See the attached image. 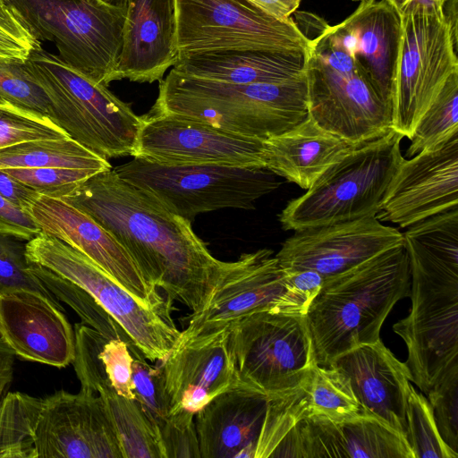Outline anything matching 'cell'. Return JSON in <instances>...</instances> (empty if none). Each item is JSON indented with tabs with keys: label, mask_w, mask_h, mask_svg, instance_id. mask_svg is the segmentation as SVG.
I'll list each match as a JSON object with an SVG mask.
<instances>
[{
	"label": "cell",
	"mask_w": 458,
	"mask_h": 458,
	"mask_svg": "<svg viewBox=\"0 0 458 458\" xmlns=\"http://www.w3.org/2000/svg\"><path fill=\"white\" fill-rule=\"evenodd\" d=\"M62 199L90 216L126 249L145 278L169 301L197 312L208 301L224 261L193 232L114 169L97 173Z\"/></svg>",
	"instance_id": "obj_1"
},
{
	"label": "cell",
	"mask_w": 458,
	"mask_h": 458,
	"mask_svg": "<svg viewBox=\"0 0 458 458\" xmlns=\"http://www.w3.org/2000/svg\"><path fill=\"white\" fill-rule=\"evenodd\" d=\"M410 293L404 242L326 277L306 314L318 365L328 367L337 356L379 340L388 314Z\"/></svg>",
	"instance_id": "obj_2"
},
{
	"label": "cell",
	"mask_w": 458,
	"mask_h": 458,
	"mask_svg": "<svg viewBox=\"0 0 458 458\" xmlns=\"http://www.w3.org/2000/svg\"><path fill=\"white\" fill-rule=\"evenodd\" d=\"M148 114L173 115L266 140L308 115L305 74L281 83L237 84L183 75L173 69L159 81Z\"/></svg>",
	"instance_id": "obj_3"
},
{
	"label": "cell",
	"mask_w": 458,
	"mask_h": 458,
	"mask_svg": "<svg viewBox=\"0 0 458 458\" xmlns=\"http://www.w3.org/2000/svg\"><path fill=\"white\" fill-rule=\"evenodd\" d=\"M305 77L308 114L323 129L358 146L391 129V105L379 95L358 61L311 15Z\"/></svg>",
	"instance_id": "obj_4"
},
{
	"label": "cell",
	"mask_w": 458,
	"mask_h": 458,
	"mask_svg": "<svg viewBox=\"0 0 458 458\" xmlns=\"http://www.w3.org/2000/svg\"><path fill=\"white\" fill-rule=\"evenodd\" d=\"M403 137L390 129L358 145L330 166L279 215L284 230H301L374 217L400 163Z\"/></svg>",
	"instance_id": "obj_5"
},
{
	"label": "cell",
	"mask_w": 458,
	"mask_h": 458,
	"mask_svg": "<svg viewBox=\"0 0 458 458\" xmlns=\"http://www.w3.org/2000/svg\"><path fill=\"white\" fill-rule=\"evenodd\" d=\"M26 62L47 95L50 119L72 139L106 159L132 156L142 117L127 103L41 47Z\"/></svg>",
	"instance_id": "obj_6"
},
{
	"label": "cell",
	"mask_w": 458,
	"mask_h": 458,
	"mask_svg": "<svg viewBox=\"0 0 458 458\" xmlns=\"http://www.w3.org/2000/svg\"><path fill=\"white\" fill-rule=\"evenodd\" d=\"M444 5L417 0L399 15L391 129L409 140L448 79L458 72L457 24L448 20Z\"/></svg>",
	"instance_id": "obj_7"
},
{
	"label": "cell",
	"mask_w": 458,
	"mask_h": 458,
	"mask_svg": "<svg viewBox=\"0 0 458 458\" xmlns=\"http://www.w3.org/2000/svg\"><path fill=\"white\" fill-rule=\"evenodd\" d=\"M114 171L169 212L190 222L222 208L254 209L280 182L267 168L221 165H164L139 157Z\"/></svg>",
	"instance_id": "obj_8"
},
{
	"label": "cell",
	"mask_w": 458,
	"mask_h": 458,
	"mask_svg": "<svg viewBox=\"0 0 458 458\" xmlns=\"http://www.w3.org/2000/svg\"><path fill=\"white\" fill-rule=\"evenodd\" d=\"M38 40L95 83L116 81L126 7L102 0H8Z\"/></svg>",
	"instance_id": "obj_9"
},
{
	"label": "cell",
	"mask_w": 458,
	"mask_h": 458,
	"mask_svg": "<svg viewBox=\"0 0 458 458\" xmlns=\"http://www.w3.org/2000/svg\"><path fill=\"white\" fill-rule=\"evenodd\" d=\"M30 263L42 266L90 294L151 362L166 358L180 337L171 308L146 307L87 256L40 232L26 242Z\"/></svg>",
	"instance_id": "obj_10"
},
{
	"label": "cell",
	"mask_w": 458,
	"mask_h": 458,
	"mask_svg": "<svg viewBox=\"0 0 458 458\" xmlns=\"http://www.w3.org/2000/svg\"><path fill=\"white\" fill-rule=\"evenodd\" d=\"M230 345L242 384L267 398L298 387L318 365L306 314L251 313L230 327Z\"/></svg>",
	"instance_id": "obj_11"
},
{
	"label": "cell",
	"mask_w": 458,
	"mask_h": 458,
	"mask_svg": "<svg viewBox=\"0 0 458 458\" xmlns=\"http://www.w3.org/2000/svg\"><path fill=\"white\" fill-rule=\"evenodd\" d=\"M178 55L229 49L307 51L293 18L279 20L247 0H174Z\"/></svg>",
	"instance_id": "obj_12"
},
{
	"label": "cell",
	"mask_w": 458,
	"mask_h": 458,
	"mask_svg": "<svg viewBox=\"0 0 458 458\" xmlns=\"http://www.w3.org/2000/svg\"><path fill=\"white\" fill-rule=\"evenodd\" d=\"M410 270L411 309L393 329L406 344L411 381L427 394L458 364V273Z\"/></svg>",
	"instance_id": "obj_13"
},
{
	"label": "cell",
	"mask_w": 458,
	"mask_h": 458,
	"mask_svg": "<svg viewBox=\"0 0 458 458\" xmlns=\"http://www.w3.org/2000/svg\"><path fill=\"white\" fill-rule=\"evenodd\" d=\"M310 305L289 284L274 251L260 249L243 253L235 261H224L208 301L192 312L179 339L230 328L241 318L262 310L307 314Z\"/></svg>",
	"instance_id": "obj_14"
},
{
	"label": "cell",
	"mask_w": 458,
	"mask_h": 458,
	"mask_svg": "<svg viewBox=\"0 0 458 458\" xmlns=\"http://www.w3.org/2000/svg\"><path fill=\"white\" fill-rule=\"evenodd\" d=\"M141 117L133 157L164 165L265 168L264 140L184 117L148 114Z\"/></svg>",
	"instance_id": "obj_15"
},
{
	"label": "cell",
	"mask_w": 458,
	"mask_h": 458,
	"mask_svg": "<svg viewBox=\"0 0 458 458\" xmlns=\"http://www.w3.org/2000/svg\"><path fill=\"white\" fill-rule=\"evenodd\" d=\"M28 213L37 225L81 252L146 307L171 308L126 249L90 216L62 199L39 195Z\"/></svg>",
	"instance_id": "obj_16"
},
{
	"label": "cell",
	"mask_w": 458,
	"mask_h": 458,
	"mask_svg": "<svg viewBox=\"0 0 458 458\" xmlns=\"http://www.w3.org/2000/svg\"><path fill=\"white\" fill-rule=\"evenodd\" d=\"M34 447L36 458H123L100 397L81 390L42 398Z\"/></svg>",
	"instance_id": "obj_17"
},
{
	"label": "cell",
	"mask_w": 458,
	"mask_h": 458,
	"mask_svg": "<svg viewBox=\"0 0 458 458\" xmlns=\"http://www.w3.org/2000/svg\"><path fill=\"white\" fill-rule=\"evenodd\" d=\"M403 242V233L376 216L294 231L276 254L286 271L311 269L325 278L346 272Z\"/></svg>",
	"instance_id": "obj_18"
},
{
	"label": "cell",
	"mask_w": 458,
	"mask_h": 458,
	"mask_svg": "<svg viewBox=\"0 0 458 458\" xmlns=\"http://www.w3.org/2000/svg\"><path fill=\"white\" fill-rule=\"evenodd\" d=\"M457 207L458 133L402 160L376 217L405 228Z\"/></svg>",
	"instance_id": "obj_19"
},
{
	"label": "cell",
	"mask_w": 458,
	"mask_h": 458,
	"mask_svg": "<svg viewBox=\"0 0 458 458\" xmlns=\"http://www.w3.org/2000/svg\"><path fill=\"white\" fill-rule=\"evenodd\" d=\"M159 367L170 414L180 411L195 414L220 394L245 386L235 366L230 328L178 339Z\"/></svg>",
	"instance_id": "obj_20"
},
{
	"label": "cell",
	"mask_w": 458,
	"mask_h": 458,
	"mask_svg": "<svg viewBox=\"0 0 458 458\" xmlns=\"http://www.w3.org/2000/svg\"><path fill=\"white\" fill-rule=\"evenodd\" d=\"M0 337L23 360L62 369L75 357L74 329L63 306L38 292L0 294Z\"/></svg>",
	"instance_id": "obj_21"
},
{
	"label": "cell",
	"mask_w": 458,
	"mask_h": 458,
	"mask_svg": "<svg viewBox=\"0 0 458 458\" xmlns=\"http://www.w3.org/2000/svg\"><path fill=\"white\" fill-rule=\"evenodd\" d=\"M332 367L346 376L360 405L406 437V406L411 373L381 339L360 345L334 359Z\"/></svg>",
	"instance_id": "obj_22"
},
{
	"label": "cell",
	"mask_w": 458,
	"mask_h": 458,
	"mask_svg": "<svg viewBox=\"0 0 458 458\" xmlns=\"http://www.w3.org/2000/svg\"><path fill=\"white\" fill-rule=\"evenodd\" d=\"M174 0H127L116 81H159L177 61Z\"/></svg>",
	"instance_id": "obj_23"
},
{
	"label": "cell",
	"mask_w": 458,
	"mask_h": 458,
	"mask_svg": "<svg viewBox=\"0 0 458 458\" xmlns=\"http://www.w3.org/2000/svg\"><path fill=\"white\" fill-rule=\"evenodd\" d=\"M267 396L247 386L220 394L195 413L200 458H254Z\"/></svg>",
	"instance_id": "obj_24"
},
{
	"label": "cell",
	"mask_w": 458,
	"mask_h": 458,
	"mask_svg": "<svg viewBox=\"0 0 458 458\" xmlns=\"http://www.w3.org/2000/svg\"><path fill=\"white\" fill-rule=\"evenodd\" d=\"M327 34L365 70L381 98L391 105V89L400 41V18L387 0H366Z\"/></svg>",
	"instance_id": "obj_25"
},
{
	"label": "cell",
	"mask_w": 458,
	"mask_h": 458,
	"mask_svg": "<svg viewBox=\"0 0 458 458\" xmlns=\"http://www.w3.org/2000/svg\"><path fill=\"white\" fill-rule=\"evenodd\" d=\"M306 51L229 49L178 55L173 70L215 81L281 83L305 74Z\"/></svg>",
	"instance_id": "obj_26"
},
{
	"label": "cell",
	"mask_w": 458,
	"mask_h": 458,
	"mask_svg": "<svg viewBox=\"0 0 458 458\" xmlns=\"http://www.w3.org/2000/svg\"><path fill=\"white\" fill-rule=\"evenodd\" d=\"M355 147L308 114L290 130L264 140L265 168L308 190Z\"/></svg>",
	"instance_id": "obj_27"
},
{
	"label": "cell",
	"mask_w": 458,
	"mask_h": 458,
	"mask_svg": "<svg viewBox=\"0 0 458 458\" xmlns=\"http://www.w3.org/2000/svg\"><path fill=\"white\" fill-rule=\"evenodd\" d=\"M60 167L111 169L107 159L95 154L71 137L24 141L0 148V169Z\"/></svg>",
	"instance_id": "obj_28"
},
{
	"label": "cell",
	"mask_w": 458,
	"mask_h": 458,
	"mask_svg": "<svg viewBox=\"0 0 458 458\" xmlns=\"http://www.w3.org/2000/svg\"><path fill=\"white\" fill-rule=\"evenodd\" d=\"M13 377L0 378V458H36L34 430L42 398L9 392Z\"/></svg>",
	"instance_id": "obj_29"
},
{
	"label": "cell",
	"mask_w": 458,
	"mask_h": 458,
	"mask_svg": "<svg viewBox=\"0 0 458 458\" xmlns=\"http://www.w3.org/2000/svg\"><path fill=\"white\" fill-rule=\"evenodd\" d=\"M338 427L344 458H414L406 437L373 415L360 413Z\"/></svg>",
	"instance_id": "obj_30"
},
{
	"label": "cell",
	"mask_w": 458,
	"mask_h": 458,
	"mask_svg": "<svg viewBox=\"0 0 458 458\" xmlns=\"http://www.w3.org/2000/svg\"><path fill=\"white\" fill-rule=\"evenodd\" d=\"M30 270L58 301L78 314L82 323L106 338L123 339L128 346L134 344L120 325L82 288L42 266L30 263Z\"/></svg>",
	"instance_id": "obj_31"
},
{
	"label": "cell",
	"mask_w": 458,
	"mask_h": 458,
	"mask_svg": "<svg viewBox=\"0 0 458 458\" xmlns=\"http://www.w3.org/2000/svg\"><path fill=\"white\" fill-rule=\"evenodd\" d=\"M310 377L311 375L301 386L287 393L267 398L266 416L254 458L270 457L278 444L299 420L313 411L310 397Z\"/></svg>",
	"instance_id": "obj_32"
},
{
	"label": "cell",
	"mask_w": 458,
	"mask_h": 458,
	"mask_svg": "<svg viewBox=\"0 0 458 458\" xmlns=\"http://www.w3.org/2000/svg\"><path fill=\"white\" fill-rule=\"evenodd\" d=\"M458 133V72L448 79L423 114L411 139L407 155L434 148Z\"/></svg>",
	"instance_id": "obj_33"
},
{
	"label": "cell",
	"mask_w": 458,
	"mask_h": 458,
	"mask_svg": "<svg viewBox=\"0 0 458 458\" xmlns=\"http://www.w3.org/2000/svg\"><path fill=\"white\" fill-rule=\"evenodd\" d=\"M310 397L313 411L335 421L360 413V405L344 374L332 367L317 365L310 381Z\"/></svg>",
	"instance_id": "obj_34"
},
{
	"label": "cell",
	"mask_w": 458,
	"mask_h": 458,
	"mask_svg": "<svg viewBox=\"0 0 458 458\" xmlns=\"http://www.w3.org/2000/svg\"><path fill=\"white\" fill-rule=\"evenodd\" d=\"M406 438L414 458H457L442 439L428 400L411 386L406 406Z\"/></svg>",
	"instance_id": "obj_35"
},
{
	"label": "cell",
	"mask_w": 458,
	"mask_h": 458,
	"mask_svg": "<svg viewBox=\"0 0 458 458\" xmlns=\"http://www.w3.org/2000/svg\"><path fill=\"white\" fill-rule=\"evenodd\" d=\"M0 103H8L50 118L47 95L26 60L0 56Z\"/></svg>",
	"instance_id": "obj_36"
},
{
	"label": "cell",
	"mask_w": 458,
	"mask_h": 458,
	"mask_svg": "<svg viewBox=\"0 0 458 458\" xmlns=\"http://www.w3.org/2000/svg\"><path fill=\"white\" fill-rule=\"evenodd\" d=\"M128 347L133 357L132 384L135 399L158 429L170 414V402L161 369L148 364L134 344Z\"/></svg>",
	"instance_id": "obj_37"
},
{
	"label": "cell",
	"mask_w": 458,
	"mask_h": 458,
	"mask_svg": "<svg viewBox=\"0 0 458 458\" xmlns=\"http://www.w3.org/2000/svg\"><path fill=\"white\" fill-rule=\"evenodd\" d=\"M70 137L47 116L0 103V148L41 139Z\"/></svg>",
	"instance_id": "obj_38"
},
{
	"label": "cell",
	"mask_w": 458,
	"mask_h": 458,
	"mask_svg": "<svg viewBox=\"0 0 458 458\" xmlns=\"http://www.w3.org/2000/svg\"><path fill=\"white\" fill-rule=\"evenodd\" d=\"M15 289L38 292L62 306L30 270L25 241L0 233V294Z\"/></svg>",
	"instance_id": "obj_39"
},
{
	"label": "cell",
	"mask_w": 458,
	"mask_h": 458,
	"mask_svg": "<svg viewBox=\"0 0 458 458\" xmlns=\"http://www.w3.org/2000/svg\"><path fill=\"white\" fill-rule=\"evenodd\" d=\"M2 170L40 195L55 199L66 197L89 178L99 173L92 169L60 167L3 168Z\"/></svg>",
	"instance_id": "obj_40"
},
{
	"label": "cell",
	"mask_w": 458,
	"mask_h": 458,
	"mask_svg": "<svg viewBox=\"0 0 458 458\" xmlns=\"http://www.w3.org/2000/svg\"><path fill=\"white\" fill-rule=\"evenodd\" d=\"M426 394L442 439L458 454V364L449 369Z\"/></svg>",
	"instance_id": "obj_41"
},
{
	"label": "cell",
	"mask_w": 458,
	"mask_h": 458,
	"mask_svg": "<svg viewBox=\"0 0 458 458\" xmlns=\"http://www.w3.org/2000/svg\"><path fill=\"white\" fill-rule=\"evenodd\" d=\"M194 416L186 411H176L158 428L165 458H200Z\"/></svg>",
	"instance_id": "obj_42"
},
{
	"label": "cell",
	"mask_w": 458,
	"mask_h": 458,
	"mask_svg": "<svg viewBox=\"0 0 458 458\" xmlns=\"http://www.w3.org/2000/svg\"><path fill=\"white\" fill-rule=\"evenodd\" d=\"M41 47L18 11L9 2H0V56L26 60Z\"/></svg>",
	"instance_id": "obj_43"
},
{
	"label": "cell",
	"mask_w": 458,
	"mask_h": 458,
	"mask_svg": "<svg viewBox=\"0 0 458 458\" xmlns=\"http://www.w3.org/2000/svg\"><path fill=\"white\" fill-rule=\"evenodd\" d=\"M99 357L114 389L122 396L134 400L132 384L133 357L128 344L120 338H106Z\"/></svg>",
	"instance_id": "obj_44"
},
{
	"label": "cell",
	"mask_w": 458,
	"mask_h": 458,
	"mask_svg": "<svg viewBox=\"0 0 458 458\" xmlns=\"http://www.w3.org/2000/svg\"><path fill=\"white\" fill-rule=\"evenodd\" d=\"M41 232L31 216L0 194V233L28 242Z\"/></svg>",
	"instance_id": "obj_45"
},
{
	"label": "cell",
	"mask_w": 458,
	"mask_h": 458,
	"mask_svg": "<svg viewBox=\"0 0 458 458\" xmlns=\"http://www.w3.org/2000/svg\"><path fill=\"white\" fill-rule=\"evenodd\" d=\"M0 194L17 208L28 212L40 195L35 190L0 169Z\"/></svg>",
	"instance_id": "obj_46"
},
{
	"label": "cell",
	"mask_w": 458,
	"mask_h": 458,
	"mask_svg": "<svg viewBox=\"0 0 458 458\" xmlns=\"http://www.w3.org/2000/svg\"><path fill=\"white\" fill-rule=\"evenodd\" d=\"M284 272L292 288L311 303L319 293L325 277L318 272L311 269Z\"/></svg>",
	"instance_id": "obj_47"
},
{
	"label": "cell",
	"mask_w": 458,
	"mask_h": 458,
	"mask_svg": "<svg viewBox=\"0 0 458 458\" xmlns=\"http://www.w3.org/2000/svg\"><path fill=\"white\" fill-rule=\"evenodd\" d=\"M266 13L279 19L290 20L301 0H247Z\"/></svg>",
	"instance_id": "obj_48"
},
{
	"label": "cell",
	"mask_w": 458,
	"mask_h": 458,
	"mask_svg": "<svg viewBox=\"0 0 458 458\" xmlns=\"http://www.w3.org/2000/svg\"><path fill=\"white\" fill-rule=\"evenodd\" d=\"M15 354L0 337V378L13 376Z\"/></svg>",
	"instance_id": "obj_49"
},
{
	"label": "cell",
	"mask_w": 458,
	"mask_h": 458,
	"mask_svg": "<svg viewBox=\"0 0 458 458\" xmlns=\"http://www.w3.org/2000/svg\"><path fill=\"white\" fill-rule=\"evenodd\" d=\"M417 1V0H387L389 4L393 7V9L396 12L398 15H400L407 7L408 4H410L411 2ZM433 1L441 4H445L447 0H428Z\"/></svg>",
	"instance_id": "obj_50"
},
{
	"label": "cell",
	"mask_w": 458,
	"mask_h": 458,
	"mask_svg": "<svg viewBox=\"0 0 458 458\" xmlns=\"http://www.w3.org/2000/svg\"><path fill=\"white\" fill-rule=\"evenodd\" d=\"M105 3L109 4L118 6V7H126L127 0H102Z\"/></svg>",
	"instance_id": "obj_51"
},
{
	"label": "cell",
	"mask_w": 458,
	"mask_h": 458,
	"mask_svg": "<svg viewBox=\"0 0 458 458\" xmlns=\"http://www.w3.org/2000/svg\"><path fill=\"white\" fill-rule=\"evenodd\" d=\"M353 2H362V1H366V0H352Z\"/></svg>",
	"instance_id": "obj_52"
},
{
	"label": "cell",
	"mask_w": 458,
	"mask_h": 458,
	"mask_svg": "<svg viewBox=\"0 0 458 458\" xmlns=\"http://www.w3.org/2000/svg\"><path fill=\"white\" fill-rule=\"evenodd\" d=\"M0 2H8V0H0Z\"/></svg>",
	"instance_id": "obj_53"
}]
</instances>
